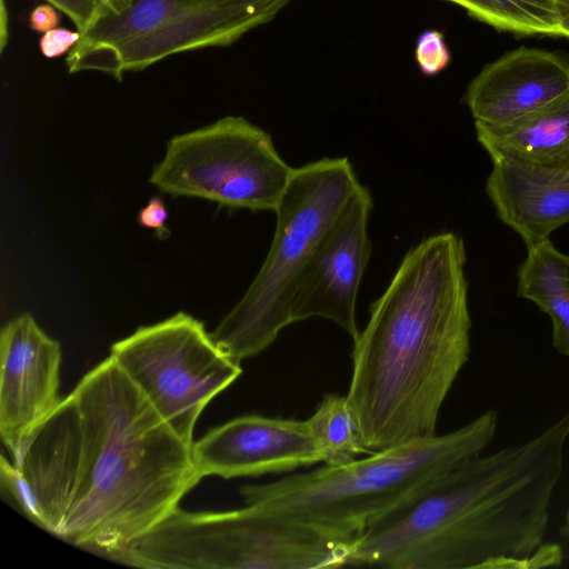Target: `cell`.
Here are the masks:
<instances>
[{
  "label": "cell",
  "mask_w": 569,
  "mask_h": 569,
  "mask_svg": "<svg viewBox=\"0 0 569 569\" xmlns=\"http://www.w3.org/2000/svg\"><path fill=\"white\" fill-rule=\"evenodd\" d=\"M2 491L38 527L108 557L179 507L200 480L183 441L109 356L10 463Z\"/></svg>",
  "instance_id": "6da1fadb"
},
{
  "label": "cell",
  "mask_w": 569,
  "mask_h": 569,
  "mask_svg": "<svg viewBox=\"0 0 569 569\" xmlns=\"http://www.w3.org/2000/svg\"><path fill=\"white\" fill-rule=\"evenodd\" d=\"M569 410L535 437L478 455L373 520L347 566L532 568L561 562L543 545L565 466Z\"/></svg>",
  "instance_id": "7a4b0ae2"
},
{
  "label": "cell",
  "mask_w": 569,
  "mask_h": 569,
  "mask_svg": "<svg viewBox=\"0 0 569 569\" xmlns=\"http://www.w3.org/2000/svg\"><path fill=\"white\" fill-rule=\"evenodd\" d=\"M463 240L431 234L405 254L353 340L347 401L369 453L436 436L470 353Z\"/></svg>",
  "instance_id": "3957f363"
},
{
  "label": "cell",
  "mask_w": 569,
  "mask_h": 569,
  "mask_svg": "<svg viewBox=\"0 0 569 569\" xmlns=\"http://www.w3.org/2000/svg\"><path fill=\"white\" fill-rule=\"evenodd\" d=\"M497 427V412L487 410L448 433L270 483L246 485L240 493L246 505L357 538L418 489L482 453L493 441Z\"/></svg>",
  "instance_id": "277c9868"
},
{
  "label": "cell",
  "mask_w": 569,
  "mask_h": 569,
  "mask_svg": "<svg viewBox=\"0 0 569 569\" xmlns=\"http://www.w3.org/2000/svg\"><path fill=\"white\" fill-rule=\"evenodd\" d=\"M355 540L253 505L220 512L178 507L107 558L146 569L339 568Z\"/></svg>",
  "instance_id": "5b68a950"
},
{
  "label": "cell",
  "mask_w": 569,
  "mask_h": 569,
  "mask_svg": "<svg viewBox=\"0 0 569 569\" xmlns=\"http://www.w3.org/2000/svg\"><path fill=\"white\" fill-rule=\"evenodd\" d=\"M361 183L348 158L295 168L274 210V236L260 270L239 302L210 332L233 361L266 350L291 325L298 283L321 240Z\"/></svg>",
  "instance_id": "8992f818"
},
{
  "label": "cell",
  "mask_w": 569,
  "mask_h": 569,
  "mask_svg": "<svg viewBox=\"0 0 569 569\" xmlns=\"http://www.w3.org/2000/svg\"><path fill=\"white\" fill-rule=\"evenodd\" d=\"M290 0H131L102 12L68 52L69 73L98 71L118 81L170 56L224 47L273 17Z\"/></svg>",
  "instance_id": "52a82bcc"
},
{
  "label": "cell",
  "mask_w": 569,
  "mask_h": 569,
  "mask_svg": "<svg viewBox=\"0 0 569 569\" xmlns=\"http://www.w3.org/2000/svg\"><path fill=\"white\" fill-rule=\"evenodd\" d=\"M295 168L268 132L227 116L172 137L150 182L172 196L198 197L231 209L274 211Z\"/></svg>",
  "instance_id": "ba28073f"
},
{
  "label": "cell",
  "mask_w": 569,
  "mask_h": 569,
  "mask_svg": "<svg viewBox=\"0 0 569 569\" xmlns=\"http://www.w3.org/2000/svg\"><path fill=\"white\" fill-rule=\"evenodd\" d=\"M110 356L187 443L207 405L241 375L192 316L178 312L114 342Z\"/></svg>",
  "instance_id": "9c48e42d"
},
{
  "label": "cell",
  "mask_w": 569,
  "mask_h": 569,
  "mask_svg": "<svg viewBox=\"0 0 569 569\" xmlns=\"http://www.w3.org/2000/svg\"><path fill=\"white\" fill-rule=\"evenodd\" d=\"M373 208L360 184L326 233L295 291L290 322L323 318L355 340L359 335L356 301L371 254L368 221Z\"/></svg>",
  "instance_id": "30bf717a"
},
{
  "label": "cell",
  "mask_w": 569,
  "mask_h": 569,
  "mask_svg": "<svg viewBox=\"0 0 569 569\" xmlns=\"http://www.w3.org/2000/svg\"><path fill=\"white\" fill-rule=\"evenodd\" d=\"M60 343L29 313L0 332V436L14 459L61 402Z\"/></svg>",
  "instance_id": "8fae6325"
},
{
  "label": "cell",
  "mask_w": 569,
  "mask_h": 569,
  "mask_svg": "<svg viewBox=\"0 0 569 569\" xmlns=\"http://www.w3.org/2000/svg\"><path fill=\"white\" fill-rule=\"evenodd\" d=\"M202 479L257 477L322 462L307 420L248 415L210 429L192 443Z\"/></svg>",
  "instance_id": "7c38bea8"
},
{
  "label": "cell",
  "mask_w": 569,
  "mask_h": 569,
  "mask_svg": "<svg viewBox=\"0 0 569 569\" xmlns=\"http://www.w3.org/2000/svg\"><path fill=\"white\" fill-rule=\"evenodd\" d=\"M569 90V60L520 47L488 63L472 79L466 103L475 123H509Z\"/></svg>",
  "instance_id": "4fadbf2b"
},
{
  "label": "cell",
  "mask_w": 569,
  "mask_h": 569,
  "mask_svg": "<svg viewBox=\"0 0 569 569\" xmlns=\"http://www.w3.org/2000/svg\"><path fill=\"white\" fill-rule=\"evenodd\" d=\"M486 192L498 218L531 247L569 222V167L492 161Z\"/></svg>",
  "instance_id": "5bb4252c"
},
{
  "label": "cell",
  "mask_w": 569,
  "mask_h": 569,
  "mask_svg": "<svg viewBox=\"0 0 569 569\" xmlns=\"http://www.w3.org/2000/svg\"><path fill=\"white\" fill-rule=\"evenodd\" d=\"M475 128L478 142L492 161L569 167V90L509 123H475Z\"/></svg>",
  "instance_id": "9a60e30c"
},
{
  "label": "cell",
  "mask_w": 569,
  "mask_h": 569,
  "mask_svg": "<svg viewBox=\"0 0 569 569\" xmlns=\"http://www.w3.org/2000/svg\"><path fill=\"white\" fill-rule=\"evenodd\" d=\"M517 271V295L535 303L552 325V346L569 359V256L550 238L527 248Z\"/></svg>",
  "instance_id": "2e32d148"
},
{
  "label": "cell",
  "mask_w": 569,
  "mask_h": 569,
  "mask_svg": "<svg viewBox=\"0 0 569 569\" xmlns=\"http://www.w3.org/2000/svg\"><path fill=\"white\" fill-rule=\"evenodd\" d=\"M307 421L325 465H345L368 452L346 396L326 395Z\"/></svg>",
  "instance_id": "e0dca14e"
},
{
  "label": "cell",
  "mask_w": 569,
  "mask_h": 569,
  "mask_svg": "<svg viewBox=\"0 0 569 569\" xmlns=\"http://www.w3.org/2000/svg\"><path fill=\"white\" fill-rule=\"evenodd\" d=\"M496 29L561 37L556 0H447Z\"/></svg>",
  "instance_id": "ac0fdd59"
},
{
  "label": "cell",
  "mask_w": 569,
  "mask_h": 569,
  "mask_svg": "<svg viewBox=\"0 0 569 569\" xmlns=\"http://www.w3.org/2000/svg\"><path fill=\"white\" fill-rule=\"evenodd\" d=\"M416 60L426 76H435L447 68L450 52L441 32L427 30L420 34L416 46Z\"/></svg>",
  "instance_id": "d6986e66"
},
{
  "label": "cell",
  "mask_w": 569,
  "mask_h": 569,
  "mask_svg": "<svg viewBox=\"0 0 569 569\" xmlns=\"http://www.w3.org/2000/svg\"><path fill=\"white\" fill-rule=\"evenodd\" d=\"M62 11L79 32L84 31L102 10L100 0H47Z\"/></svg>",
  "instance_id": "ffe728a7"
},
{
  "label": "cell",
  "mask_w": 569,
  "mask_h": 569,
  "mask_svg": "<svg viewBox=\"0 0 569 569\" xmlns=\"http://www.w3.org/2000/svg\"><path fill=\"white\" fill-rule=\"evenodd\" d=\"M79 39V31L57 27L42 34L39 47L44 57L57 58L69 52Z\"/></svg>",
  "instance_id": "44dd1931"
},
{
  "label": "cell",
  "mask_w": 569,
  "mask_h": 569,
  "mask_svg": "<svg viewBox=\"0 0 569 569\" xmlns=\"http://www.w3.org/2000/svg\"><path fill=\"white\" fill-rule=\"evenodd\" d=\"M167 218L168 210L159 196L150 198L147 206L138 213L139 224L156 230L157 236L161 239L170 234L169 229L166 228Z\"/></svg>",
  "instance_id": "7402d4cb"
},
{
  "label": "cell",
  "mask_w": 569,
  "mask_h": 569,
  "mask_svg": "<svg viewBox=\"0 0 569 569\" xmlns=\"http://www.w3.org/2000/svg\"><path fill=\"white\" fill-rule=\"evenodd\" d=\"M59 21L57 8L50 3L37 6L29 16L31 29L42 33L57 28Z\"/></svg>",
  "instance_id": "603a6c76"
},
{
  "label": "cell",
  "mask_w": 569,
  "mask_h": 569,
  "mask_svg": "<svg viewBox=\"0 0 569 569\" xmlns=\"http://www.w3.org/2000/svg\"><path fill=\"white\" fill-rule=\"evenodd\" d=\"M0 51L2 52L6 44H7V41H8V36H9V29H8V26H9V18H8V10H7V7H6V0H1V6H0Z\"/></svg>",
  "instance_id": "cb8c5ba5"
},
{
  "label": "cell",
  "mask_w": 569,
  "mask_h": 569,
  "mask_svg": "<svg viewBox=\"0 0 569 569\" xmlns=\"http://www.w3.org/2000/svg\"><path fill=\"white\" fill-rule=\"evenodd\" d=\"M559 16L561 37L569 38V0H556Z\"/></svg>",
  "instance_id": "d4e9b609"
},
{
  "label": "cell",
  "mask_w": 569,
  "mask_h": 569,
  "mask_svg": "<svg viewBox=\"0 0 569 569\" xmlns=\"http://www.w3.org/2000/svg\"><path fill=\"white\" fill-rule=\"evenodd\" d=\"M100 1L102 3V10L100 13L107 12V13H113V14L120 13L123 10H126L130 6V2H131V0H100Z\"/></svg>",
  "instance_id": "484cf974"
},
{
  "label": "cell",
  "mask_w": 569,
  "mask_h": 569,
  "mask_svg": "<svg viewBox=\"0 0 569 569\" xmlns=\"http://www.w3.org/2000/svg\"><path fill=\"white\" fill-rule=\"evenodd\" d=\"M565 531L567 536L569 537V505L566 510V517H565Z\"/></svg>",
  "instance_id": "4316f807"
}]
</instances>
